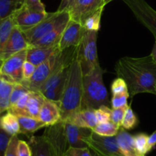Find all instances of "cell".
<instances>
[{"label":"cell","instance_id":"obj_16","mask_svg":"<svg viewBox=\"0 0 156 156\" xmlns=\"http://www.w3.org/2000/svg\"><path fill=\"white\" fill-rule=\"evenodd\" d=\"M38 119L46 124L47 126L53 125L61 121L59 106L56 102L46 99L40 110Z\"/></svg>","mask_w":156,"mask_h":156},{"label":"cell","instance_id":"obj_42","mask_svg":"<svg viewBox=\"0 0 156 156\" xmlns=\"http://www.w3.org/2000/svg\"><path fill=\"white\" fill-rule=\"evenodd\" d=\"M76 0H61L60 4H59V8L56 11L59 12H62V11H69L73 3L75 2Z\"/></svg>","mask_w":156,"mask_h":156},{"label":"cell","instance_id":"obj_1","mask_svg":"<svg viewBox=\"0 0 156 156\" xmlns=\"http://www.w3.org/2000/svg\"><path fill=\"white\" fill-rule=\"evenodd\" d=\"M115 72L117 77L126 81L130 97L143 93L156 95V64L151 55L120 58L115 65Z\"/></svg>","mask_w":156,"mask_h":156},{"label":"cell","instance_id":"obj_33","mask_svg":"<svg viewBox=\"0 0 156 156\" xmlns=\"http://www.w3.org/2000/svg\"><path fill=\"white\" fill-rule=\"evenodd\" d=\"M129 97V92H125V93L113 95L112 99H111V101L112 109L119 108V107H121L126 105L127 104V99Z\"/></svg>","mask_w":156,"mask_h":156},{"label":"cell","instance_id":"obj_39","mask_svg":"<svg viewBox=\"0 0 156 156\" xmlns=\"http://www.w3.org/2000/svg\"><path fill=\"white\" fill-rule=\"evenodd\" d=\"M37 67L29 61H25L23 64V81H27L32 77ZM21 82V83H22Z\"/></svg>","mask_w":156,"mask_h":156},{"label":"cell","instance_id":"obj_14","mask_svg":"<svg viewBox=\"0 0 156 156\" xmlns=\"http://www.w3.org/2000/svg\"><path fill=\"white\" fill-rule=\"evenodd\" d=\"M64 128L69 147H74V148L88 147L85 144V139L92 132L91 128H82L69 122H64Z\"/></svg>","mask_w":156,"mask_h":156},{"label":"cell","instance_id":"obj_35","mask_svg":"<svg viewBox=\"0 0 156 156\" xmlns=\"http://www.w3.org/2000/svg\"><path fill=\"white\" fill-rule=\"evenodd\" d=\"M125 92H129L126 81L122 78L117 77L113 81L111 84V93L114 95L125 93Z\"/></svg>","mask_w":156,"mask_h":156},{"label":"cell","instance_id":"obj_31","mask_svg":"<svg viewBox=\"0 0 156 156\" xmlns=\"http://www.w3.org/2000/svg\"><path fill=\"white\" fill-rule=\"evenodd\" d=\"M30 91V90H29L27 87L21 84H15L10 96V107L15 105L21 97H23Z\"/></svg>","mask_w":156,"mask_h":156},{"label":"cell","instance_id":"obj_3","mask_svg":"<svg viewBox=\"0 0 156 156\" xmlns=\"http://www.w3.org/2000/svg\"><path fill=\"white\" fill-rule=\"evenodd\" d=\"M78 47H69L64 50H57L47 61L37 67L30 80L23 81L21 84L30 91L39 92L40 88L52 75L71 64L77 53Z\"/></svg>","mask_w":156,"mask_h":156},{"label":"cell","instance_id":"obj_46","mask_svg":"<svg viewBox=\"0 0 156 156\" xmlns=\"http://www.w3.org/2000/svg\"><path fill=\"white\" fill-rule=\"evenodd\" d=\"M0 115H1V114H0Z\"/></svg>","mask_w":156,"mask_h":156},{"label":"cell","instance_id":"obj_32","mask_svg":"<svg viewBox=\"0 0 156 156\" xmlns=\"http://www.w3.org/2000/svg\"><path fill=\"white\" fill-rule=\"evenodd\" d=\"M129 105L123 106L119 107L116 109H111V121L114 122V124L117 125L118 126L121 127L122 122H123V117L125 116L126 110L129 108Z\"/></svg>","mask_w":156,"mask_h":156},{"label":"cell","instance_id":"obj_19","mask_svg":"<svg viewBox=\"0 0 156 156\" xmlns=\"http://www.w3.org/2000/svg\"><path fill=\"white\" fill-rule=\"evenodd\" d=\"M59 44L49 47H29L27 51L26 61L32 63L36 67L47 61L53 53L59 50Z\"/></svg>","mask_w":156,"mask_h":156},{"label":"cell","instance_id":"obj_2","mask_svg":"<svg viewBox=\"0 0 156 156\" xmlns=\"http://www.w3.org/2000/svg\"><path fill=\"white\" fill-rule=\"evenodd\" d=\"M83 100V73L78 58V50L69 69L68 76L62 99L59 104L61 121L69 118L82 110Z\"/></svg>","mask_w":156,"mask_h":156},{"label":"cell","instance_id":"obj_24","mask_svg":"<svg viewBox=\"0 0 156 156\" xmlns=\"http://www.w3.org/2000/svg\"><path fill=\"white\" fill-rule=\"evenodd\" d=\"M0 126L12 136L20 134V124L18 116L10 112L0 116Z\"/></svg>","mask_w":156,"mask_h":156},{"label":"cell","instance_id":"obj_20","mask_svg":"<svg viewBox=\"0 0 156 156\" xmlns=\"http://www.w3.org/2000/svg\"><path fill=\"white\" fill-rule=\"evenodd\" d=\"M119 147L124 156H141L137 151L134 142L133 136L127 132L126 129L120 127L116 136Z\"/></svg>","mask_w":156,"mask_h":156},{"label":"cell","instance_id":"obj_44","mask_svg":"<svg viewBox=\"0 0 156 156\" xmlns=\"http://www.w3.org/2000/svg\"><path fill=\"white\" fill-rule=\"evenodd\" d=\"M151 56H152V60L154 61V62L156 64V40H155V44H154V47H153V49H152V53H151Z\"/></svg>","mask_w":156,"mask_h":156},{"label":"cell","instance_id":"obj_28","mask_svg":"<svg viewBox=\"0 0 156 156\" xmlns=\"http://www.w3.org/2000/svg\"><path fill=\"white\" fill-rule=\"evenodd\" d=\"M14 27H15V23L12 19V15L2 21L0 24V54L5 43L7 42Z\"/></svg>","mask_w":156,"mask_h":156},{"label":"cell","instance_id":"obj_27","mask_svg":"<svg viewBox=\"0 0 156 156\" xmlns=\"http://www.w3.org/2000/svg\"><path fill=\"white\" fill-rule=\"evenodd\" d=\"M120 127L114 124L111 121L105 122H99L94 128H93L92 132L103 136H116L120 130Z\"/></svg>","mask_w":156,"mask_h":156},{"label":"cell","instance_id":"obj_43","mask_svg":"<svg viewBox=\"0 0 156 156\" xmlns=\"http://www.w3.org/2000/svg\"><path fill=\"white\" fill-rule=\"evenodd\" d=\"M156 145V130L152 133V135L149 136L148 139V147H149V151L150 152L152 150L155 148Z\"/></svg>","mask_w":156,"mask_h":156},{"label":"cell","instance_id":"obj_29","mask_svg":"<svg viewBox=\"0 0 156 156\" xmlns=\"http://www.w3.org/2000/svg\"><path fill=\"white\" fill-rule=\"evenodd\" d=\"M133 139L136 149L140 155L146 156V154L149 152V147H148L149 136L146 133H138L133 136Z\"/></svg>","mask_w":156,"mask_h":156},{"label":"cell","instance_id":"obj_9","mask_svg":"<svg viewBox=\"0 0 156 156\" xmlns=\"http://www.w3.org/2000/svg\"><path fill=\"white\" fill-rule=\"evenodd\" d=\"M136 19L149 29L156 40V12L144 0H123Z\"/></svg>","mask_w":156,"mask_h":156},{"label":"cell","instance_id":"obj_22","mask_svg":"<svg viewBox=\"0 0 156 156\" xmlns=\"http://www.w3.org/2000/svg\"><path fill=\"white\" fill-rule=\"evenodd\" d=\"M20 124V133L30 138L35 132L38 131L44 127H47L46 124L41 122L39 119L27 116H17Z\"/></svg>","mask_w":156,"mask_h":156},{"label":"cell","instance_id":"obj_41","mask_svg":"<svg viewBox=\"0 0 156 156\" xmlns=\"http://www.w3.org/2000/svg\"><path fill=\"white\" fill-rule=\"evenodd\" d=\"M21 6H24L30 9H35V10L46 12L45 6L41 0H23Z\"/></svg>","mask_w":156,"mask_h":156},{"label":"cell","instance_id":"obj_23","mask_svg":"<svg viewBox=\"0 0 156 156\" xmlns=\"http://www.w3.org/2000/svg\"><path fill=\"white\" fill-rule=\"evenodd\" d=\"M15 84L0 75V114L8 111L10 107V96Z\"/></svg>","mask_w":156,"mask_h":156},{"label":"cell","instance_id":"obj_38","mask_svg":"<svg viewBox=\"0 0 156 156\" xmlns=\"http://www.w3.org/2000/svg\"><path fill=\"white\" fill-rule=\"evenodd\" d=\"M65 156H93L88 147L85 148H74L69 147Z\"/></svg>","mask_w":156,"mask_h":156},{"label":"cell","instance_id":"obj_15","mask_svg":"<svg viewBox=\"0 0 156 156\" xmlns=\"http://www.w3.org/2000/svg\"><path fill=\"white\" fill-rule=\"evenodd\" d=\"M29 145L33 156H59L53 144L44 134L41 136H30Z\"/></svg>","mask_w":156,"mask_h":156},{"label":"cell","instance_id":"obj_26","mask_svg":"<svg viewBox=\"0 0 156 156\" xmlns=\"http://www.w3.org/2000/svg\"><path fill=\"white\" fill-rule=\"evenodd\" d=\"M105 7H101L97 11L87 17L83 22L82 23V27L85 28V31H94L98 32L101 28V20L102 13Z\"/></svg>","mask_w":156,"mask_h":156},{"label":"cell","instance_id":"obj_6","mask_svg":"<svg viewBox=\"0 0 156 156\" xmlns=\"http://www.w3.org/2000/svg\"><path fill=\"white\" fill-rule=\"evenodd\" d=\"M69 20L70 15L68 11L48 12L47 17L42 21L32 28L23 32V34L29 44V46H30L59 24L64 21H69Z\"/></svg>","mask_w":156,"mask_h":156},{"label":"cell","instance_id":"obj_34","mask_svg":"<svg viewBox=\"0 0 156 156\" xmlns=\"http://www.w3.org/2000/svg\"><path fill=\"white\" fill-rule=\"evenodd\" d=\"M96 117H97L98 121L99 122H105L111 121V109L107 106H102L100 108L94 110Z\"/></svg>","mask_w":156,"mask_h":156},{"label":"cell","instance_id":"obj_10","mask_svg":"<svg viewBox=\"0 0 156 156\" xmlns=\"http://www.w3.org/2000/svg\"><path fill=\"white\" fill-rule=\"evenodd\" d=\"M47 14V12H41L21 6L12 14V17L15 27L24 32L42 21Z\"/></svg>","mask_w":156,"mask_h":156},{"label":"cell","instance_id":"obj_13","mask_svg":"<svg viewBox=\"0 0 156 156\" xmlns=\"http://www.w3.org/2000/svg\"><path fill=\"white\" fill-rule=\"evenodd\" d=\"M101 7H105L99 0H76L69 12L70 19L82 24L84 20Z\"/></svg>","mask_w":156,"mask_h":156},{"label":"cell","instance_id":"obj_11","mask_svg":"<svg viewBox=\"0 0 156 156\" xmlns=\"http://www.w3.org/2000/svg\"><path fill=\"white\" fill-rule=\"evenodd\" d=\"M85 31L80 23L70 19L59 41V50H64L69 47H78L82 41Z\"/></svg>","mask_w":156,"mask_h":156},{"label":"cell","instance_id":"obj_45","mask_svg":"<svg viewBox=\"0 0 156 156\" xmlns=\"http://www.w3.org/2000/svg\"><path fill=\"white\" fill-rule=\"evenodd\" d=\"M99 1H100V2L101 3V5H103L104 6H105L107 4H108V3L114 1V0H99Z\"/></svg>","mask_w":156,"mask_h":156},{"label":"cell","instance_id":"obj_30","mask_svg":"<svg viewBox=\"0 0 156 156\" xmlns=\"http://www.w3.org/2000/svg\"><path fill=\"white\" fill-rule=\"evenodd\" d=\"M139 120L137 116H136L135 113L131 108V104L129 105V108L126 110L125 116L123 117V122H122L121 127L126 130L133 129L138 125Z\"/></svg>","mask_w":156,"mask_h":156},{"label":"cell","instance_id":"obj_17","mask_svg":"<svg viewBox=\"0 0 156 156\" xmlns=\"http://www.w3.org/2000/svg\"><path fill=\"white\" fill-rule=\"evenodd\" d=\"M45 97L40 92L30 91L26 105L20 116L38 119Z\"/></svg>","mask_w":156,"mask_h":156},{"label":"cell","instance_id":"obj_5","mask_svg":"<svg viewBox=\"0 0 156 156\" xmlns=\"http://www.w3.org/2000/svg\"><path fill=\"white\" fill-rule=\"evenodd\" d=\"M98 32L85 31L82 41L78 47V58L83 75L91 73L99 64L97 49Z\"/></svg>","mask_w":156,"mask_h":156},{"label":"cell","instance_id":"obj_8","mask_svg":"<svg viewBox=\"0 0 156 156\" xmlns=\"http://www.w3.org/2000/svg\"><path fill=\"white\" fill-rule=\"evenodd\" d=\"M27 49L21 50L5 60L0 65V75L13 84H21L23 64L27 58Z\"/></svg>","mask_w":156,"mask_h":156},{"label":"cell","instance_id":"obj_18","mask_svg":"<svg viewBox=\"0 0 156 156\" xmlns=\"http://www.w3.org/2000/svg\"><path fill=\"white\" fill-rule=\"evenodd\" d=\"M82 128L92 129L98 124L94 110H82L73 115L66 122Z\"/></svg>","mask_w":156,"mask_h":156},{"label":"cell","instance_id":"obj_40","mask_svg":"<svg viewBox=\"0 0 156 156\" xmlns=\"http://www.w3.org/2000/svg\"><path fill=\"white\" fill-rule=\"evenodd\" d=\"M18 140L19 139H18V136H12L9 145H8L7 149H6L5 156H18L17 145H18Z\"/></svg>","mask_w":156,"mask_h":156},{"label":"cell","instance_id":"obj_37","mask_svg":"<svg viewBox=\"0 0 156 156\" xmlns=\"http://www.w3.org/2000/svg\"><path fill=\"white\" fill-rule=\"evenodd\" d=\"M17 153L18 156H33L31 147L29 143L21 139L18 140L17 145Z\"/></svg>","mask_w":156,"mask_h":156},{"label":"cell","instance_id":"obj_36","mask_svg":"<svg viewBox=\"0 0 156 156\" xmlns=\"http://www.w3.org/2000/svg\"><path fill=\"white\" fill-rule=\"evenodd\" d=\"M12 136L8 134L0 126V156H5Z\"/></svg>","mask_w":156,"mask_h":156},{"label":"cell","instance_id":"obj_25","mask_svg":"<svg viewBox=\"0 0 156 156\" xmlns=\"http://www.w3.org/2000/svg\"><path fill=\"white\" fill-rule=\"evenodd\" d=\"M23 0H0V24L21 6Z\"/></svg>","mask_w":156,"mask_h":156},{"label":"cell","instance_id":"obj_7","mask_svg":"<svg viewBox=\"0 0 156 156\" xmlns=\"http://www.w3.org/2000/svg\"><path fill=\"white\" fill-rule=\"evenodd\" d=\"M85 142L97 156H124L116 136H103L92 132Z\"/></svg>","mask_w":156,"mask_h":156},{"label":"cell","instance_id":"obj_4","mask_svg":"<svg viewBox=\"0 0 156 156\" xmlns=\"http://www.w3.org/2000/svg\"><path fill=\"white\" fill-rule=\"evenodd\" d=\"M103 74V69L98 64L91 73L83 75L82 110H94L102 106H109L108 93L104 84Z\"/></svg>","mask_w":156,"mask_h":156},{"label":"cell","instance_id":"obj_21","mask_svg":"<svg viewBox=\"0 0 156 156\" xmlns=\"http://www.w3.org/2000/svg\"><path fill=\"white\" fill-rule=\"evenodd\" d=\"M69 21H64V22L59 24L55 28L48 32L47 35L43 36L42 38L37 40L36 42L34 43L30 47H49L59 44V41L60 40L61 36H62V32H63L64 29H65L66 26L68 24Z\"/></svg>","mask_w":156,"mask_h":156},{"label":"cell","instance_id":"obj_12","mask_svg":"<svg viewBox=\"0 0 156 156\" xmlns=\"http://www.w3.org/2000/svg\"><path fill=\"white\" fill-rule=\"evenodd\" d=\"M30 47L23 32L17 27H14L7 42L0 54V65L9 57Z\"/></svg>","mask_w":156,"mask_h":156}]
</instances>
